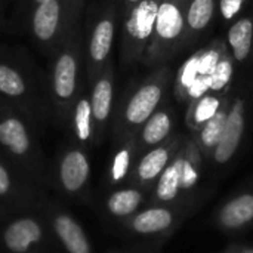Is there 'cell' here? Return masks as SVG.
I'll list each match as a JSON object with an SVG mask.
<instances>
[{
  "mask_svg": "<svg viewBox=\"0 0 253 253\" xmlns=\"http://www.w3.org/2000/svg\"><path fill=\"white\" fill-rule=\"evenodd\" d=\"M173 77L170 64H163L153 68L150 74L127 87L120 98L114 116V126L119 138L127 141L136 136L141 126L166 99Z\"/></svg>",
  "mask_w": 253,
  "mask_h": 253,
  "instance_id": "6da1fadb",
  "label": "cell"
},
{
  "mask_svg": "<svg viewBox=\"0 0 253 253\" xmlns=\"http://www.w3.org/2000/svg\"><path fill=\"white\" fill-rule=\"evenodd\" d=\"M83 24V22H82ZM79 24L62 46L53 55L50 87L52 101L64 114H71L74 104L84 89L82 83L84 71L83 58V25Z\"/></svg>",
  "mask_w": 253,
  "mask_h": 253,
  "instance_id": "7a4b0ae2",
  "label": "cell"
},
{
  "mask_svg": "<svg viewBox=\"0 0 253 253\" xmlns=\"http://www.w3.org/2000/svg\"><path fill=\"white\" fill-rule=\"evenodd\" d=\"M83 27V58L86 86L89 87L104 67L111 61V52L117 27L120 24L119 6L116 0H102L89 16Z\"/></svg>",
  "mask_w": 253,
  "mask_h": 253,
  "instance_id": "3957f363",
  "label": "cell"
},
{
  "mask_svg": "<svg viewBox=\"0 0 253 253\" xmlns=\"http://www.w3.org/2000/svg\"><path fill=\"white\" fill-rule=\"evenodd\" d=\"M86 0H47L36 4L31 13V33L36 42L55 55L70 33L83 22Z\"/></svg>",
  "mask_w": 253,
  "mask_h": 253,
  "instance_id": "277c9868",
  "label": "cell"
},
{
  "mask_svg": "<svg viewBox=\"0 0 253 253\" xmlns=\"http://www.w3.org/2000/svg\"><path fill=\"white\" fill-rule=\"evenodd\" d=\"M187 0H162L154 24V31L142 64L150 68L169 64L184 50Z\"/></svg>",
  "mask_w": 253,
  "mask_h": 253,
  "instance_id": "5b68a950",
  "label": "cell"
},
{
  "mask_svg": "<svg viewBox=\"0 0 253 253\" xmlns=\"http://www.w3.org/2000/svg\"><path fill=\"white\" fill-rule=\"evenodd\" d=\"M227 50L225 39L219 37L182 62L173 77V95L178 102L188 104L209 92L211 77Z\"/></svg>",
  "mask_w": 253,
  "mask_h": 253,
  "instance_id": "8992f818",
  "label": "cell"
},
{
  "mask_svg": "<svg viewBox=\"0 0 253 253\" xmlns=\"http://www.w3.org/2000/svg\"><path fill=\"white\" fill-rule=\"evenodd\" d=\"M162 0H141L120 18V59L125 65L144 61Z\"/></svg>",
  "mask_w": 253,
  "mask_h": 253,
  "instance_id": "52a82bcc",
  "label": "cell"
},
{
  "mask_svg": "<svg viewBox=\"0 0 253 253\" xmlns=\"http://www.w3.org/2000/svg\"><path fill=\"white\" fill-rule=\"evenodd\" d=\"M184 141L185 138L175 132L166 142L142 153L133 170L138 184L141 187H154L159 176L184 145Z\"/></svg>",
  "mask_w": 253,
  "mask_h": 253,
  "instance_id": "ba28073f",
  "label": "cell"
},
{
  "mask_svg": "<svg viewBox=\"0 0 253 253\" xmlns=\"http://www.w3.org/2000/svg\"><path fill=\"white\" fill-rule=\"evenodd\" d=\"M245 129H246V98L242 93H239L233 96L231 108L227 117L222 136L211 157L215 165L222 166L234 159L243 141Z\"/></svg>",
  "mask_w": 253,
  "mask_h": 253,
  "instance_id": "9c48e42d",
  "label": "cell"
},
{
  "mask_svg": "<svg viewBox=\"0 0 253 253\" xmlns=\"http://www.w3.org/2000/svg\"><path fill=\"white\" fill-rule=\"evenodd\" d=\"M89 96L95 129H105L114 111L116 98V73L113 59L104 67L99 76L89 86Z\"/></svg>",
  "mask_w": 253,
  "mask_h": 253,
  "instance_id": "30bf717a",
  "label": "cell"
},
{
  "mask_svg": "<svg viewBox=\"0 0 253 253\" xmlns=\"http://www.w3.org/2000/svg\"><path fill=\"white\" fill-rule=\"evenodd\" d=\"M175 126H176V114L173 107L169 104L166 98L136 133L135 139H136L138 153H145L166 142L175 133Z\"/></svg>",
  "mask_w": 253,
  "mask_h": 253,
  "instance_id": "8fae6325",
  "label": "cell"
},
{
  "mask_svg": "<svg viewBox=\"0 0 253 253\" xmlns=\"http://www.w3.org/2000/svg\"><path fill=\"white\" fill-rule=\"evenodd\" d=\"M182 221V209L176 205H154L139 213L130 221L133 233L141 236H160L172 233Z\"/></svg>",
  "mask_w": 253,
  "mask_h": 253,
  "instance_id": "7c38bea8",
  "label": "cell"
},
{
  "mask_svg": "<svg viewBox=\"0 0 253 253\" xmlns=\"http://www.w3.org/2000/svg\"><path fill=\"white\" fill-rule=\"evenodd\" d=\"M215 221L225 231H240L253 224V190L227 200L218 209Z\"/></svg>",
  "mask_w": 253,
  "mask_h": 253,
  "instance_id": "4fadbf2b",
  "label": "cell"
},
{
  "mask_svg": "<svg viewBox=\"0 0 253 253\" xmlns=\"http://www.w3.org/2000/svg\"><path fill=\"white\" fill-rule=\"evenodd\" d=\"M218 12V0H187L184 50L191 47L209 30Z\"/></svg>",
  "mask_w": 253,
  "mask_h": 253,
  "instance_id": "5bb4252c",
  "label": "cell"
},
{
  "mask_svg": "<svg viewBox=\"0 0 253 253\" xmlns=\"http://www.w3.org/2000/svg\"><path fill=\"white\" fill-rule=\"evenodd\" d=\"M185 142V141H184ZM184 163V145L176 153L173 160L168 165L163 173L159 176L153 187V203L154 205H176L181 199V178Z\"/></svg>",
  "mask_w": 253,
  "mask_h": 253,
  "instance_id": "9a60e30c",
  "label": "cell"
},
{
  "mask_svg": "<svg viewBox=\"0 0 253 253\" xmlns=\"http://www.w3.org/2000/svg\"><path fill=\"white\" fill-rule=\"evenodd\" d=\"M233 93H227L221 102V107L219 110L215 113V116L212 119H209L200 129L199 132H196L193 135V138L196 139L202 154L205 159H211L221 136H222V132H224V127H225V123H227V117H228V113H230V108H231V102H233Z\"/></svg>",
  "mask_w": 253,
  "mask_h": 253,
  "instance_id": "2e32d148",
  "label": "cell"
},
{
  "mask_svg": "<svg viewBox=\"0 0 253 253\" xmlns=\"http://www.w3.org/2000/svg\"><path fill=\"white\" fill-rule=\"evenodd\" d=\"M228 50L236 64H245L253 49V16L243 15L231 22L227 37Z\"/></svg>",
  "mask_w": 253,
  "mask_h": 253,
  "instance_id": "e0dca14e",
  "label": "cell"
},
{
  "mask_svg": "<svg viewBox=\"0 0 253 253\" xmlns=\"http://www.w3.org/2000/svg\"><path fill=\"white\" fill-rule=\"evenodd\" d=\"M224 96L213 93V92H208L206 95H203L197 99H193L187 104L188 107L185 111V125L193 135L196 132H199V129L209 119H212L215 116V113L221 107Z\"/></svg>",
  "mask_w": 253,
  "mask_h": 253,
  "instance_id": "ac0fdd59",
  "label": "cell"
},
{
  "mask_svg": "<svg viewBox=\"0 0 253 253\" xmlns=\"http://www.w3.org/2000/svg\"><path fill=\"white\" fill-rule=\"evenodd\" d=\"M89 176V162L86 156L79 151H70L61 163V179L68 191H77L83 187Z\"/></svg>",
  "mask_w": 253,
  "mask_h": 253,
  "instance_id": "d6986e66",
  "label": "cell"
},
{
  "mask_svg": "<svg viewBox=\"0 0 253 253\" xmlns=\"http://www.w3.org/2000/svg\"><path fill=\"white\" fill-rule=\"evenodd\" d=\"M203 154L196 142L194 138H185L184 142V163H182V178H181V188L182 193L193 191L200 179Z\"/></svg>",
  "mask_w": 253,
  "mask_h": 253,
  "instance_id": "ffe728a7",
  "label": "cell"
},
{
  "mask_svg": "<svg viewBox=\"0 0 253 253\" xmlns=\"http://www.w3.org/2000/svg\"><path fill=\"white\" fill-rule=\"evenodd\" d=\"M40 237L42 230L31 219H21L12 224L4 233L6 246L16 253H24L31 243H36Z\"/></svg>",
  "mask_w": 253,
  "mask_h": 253,
  "instance_id": "44dd1931",
  "label": "cell"
},
{
  "mask_svg": "<svg viewBox=\"0 0 253 253\" xmlns=\"http://www.w3.org/2000/svg\"><path fill=\"white\" fill-rule=\"evenodd\" d=\"M0 144L13 154L22 156L30 148V138L24 123L16 117H6L0 122Z\"/></svg>",
  "mask_w": 253,
  "mask_h": 253,
  "instance_id": "7402d4cb",
  "label": "cell"
},
{
  "mask_svg": "<svg viewBox=\"0 0 253 253\" xmlns=\"http://www.w3.org/2000/svg\"><path fill=\"white\" fill-rule=\"evenodd\" d=\"M71 116H73V126H74L77 138L82 142H87L93 135L95 125H93V116H92L90 96H89V92H86V89H83L82 93L79 95Z\"/></svg>",
  "mask_w": 253,
  "mask_h": 253,
  "instance_id": "603a6c76",
  "label": "cell"
},
{
  "mask_svg": "<svg viewBox=\"0 0 253 253\" xmlns=\"http://www.w3.org/2000/svg\"><path fill=\"white\" fill-rule=\"evenodd\" d=\"M55 230L70 253H90L82 228L68 216H59L55 221Z\"/></svg>",
  "mask_w": 253,
  "mask_h": 253,
  "instance_id": "cb8c5ba5",
  "label": "cell"
},
{
  "mask_svg": "<svg viewBox=\"0 0 253 253\" xmlns=\"http://www.w3.org/2000/svg\"><path fill=\"white\" fill-rule=\"evenodd\" d=\"M144 194L138 188L120 190L108 199V209L116 216H130L139 209Z\"/></svg>",
  "mask_w": 253,
  "mask_h": 253,
  "instance_id": "d4e9b609",
  "label": "cell"
},
{
  "mask_svg": "<svg viewBox=\"0 0 253 253\" xmlns=\"http://www.w3.org/2000/svg\"><path fill=\"white\" fill-rule=\"evenodd\" d=\"M234 65H236V62H234L230 50H227L224 53V56L221 58L219 64L216 65L212 77H211V89H209V92H213V93H218V95H222V96L231 92Z\"/></svg>",
  "mask_w": 253,
  "mask_h": 253,
  "instance_id": "484cf974",
  "label": "cell"
},
{
  "mask_svg": "<svg viewBox=\"0 0 253 253\" xmlns=\"http://www.w3.org/2000/svg\"><path fill=\"white\" fill-rule=\"evenodd\" d=\"M0 93L12 98V99H22L27 95V82L22 74L7 65L0 62Z\"/></svg>",
  "mask_w": 253,
  "mask_h": 253,
  "instance_id": "4316f807",
  "label": "cell"
},
{
  "mask_svg": "<svg viewBox=\"0 0 253 253\" xmlns=\"http://www.w3.org/2000/svg\"><path fill=\"white\" fill-rule=\"evenodd\" d=\"M126 144L117 151V154L113 159V165H111V179L114 182H120L123 181L132 166V160L135 153H138V147H136V139L130 138L127 141H125Z\"/></svg>",
  "mask_w": 253,
  "mask_h": 253,
  "instance_id": "83f0119b",
  "label": "cell"
},
{
  "mask_svg": "<svg viewBox=\"0 0 253 253\" xmlns=\"http://www.w3.org/2000/svg\"><path fill=\"white\" fill-rule=\"evenodd\" d=\"M248 0H218V12L225 22L236 21L243 12Z\"/></svg>",
  "mask_w": 253,
  "mask_h": 253,
  "instance_id": "f1b7e54d",
  "label": "cell"
},
{
  "mask_svg": "<svg viewBox=\"0 0 253 253\" xmlns=\"http://www.w3.org/2000/svg\"><path fill=\"white\" fill-rule=\"evenodd\" d=\"M116 1H117V6H119V16L122 18L132 6H135L141 0H116Z\"/></svg>",
  "mask_w": 253,
  "mask_h": 253,
  "instance_id": "f546056e",
  "label": "cell"
},
{
  "mask_svg": "<svg viewBox=\"0 0 253 253\" xmlns=\"http://www.w3.org/2000/svg\"><path fill=\"white\" fill-rule=\"evenodd\" d=\"M9 188V176L3 166H0V194H4Z\"/></svg>",
  "mask_w": 253,
  "mask_h": 253,
  "instance_id": "4dcf8cb0",
  "label": "cell"
},
{
  "mask_svg": "<svg viewBox=\"0 0 253 253\" xmlns=\"http://www.w3.org/2000/svg\"><path fill=\"white\" fill-rule=\"evenodd\" d=\"M224 253H253V249L249 248H242V246H231Z\"/></svg>",
  "mask_w": 253,
  "mask_h": 253,
  "instance_id": "1f68e13d",
  "label": "cell"
},
{
  "mask_svg": "<svg viewBox=\"0 0 253 253\" xmlns=\"http://www.w3.org/2000/svg\"><path fill=\"white\" fill-rule=\"evenodd\" d=\"M33 3H34V6L36 4H40V3H44V1H47V0H31Z\"/></svg>",
  "mask_w": 253,
  "mask_h": 253,
  "instance_id": "d6a6232c",
  "label": "cell"
},
{
  "mask_svg": "<svg viewBox=\"0 0 253 253\" xmlns=\"http://www.w3.org/2000/svg\"><path fill=\"white\" fill-rule=\"evenodd\" d=\"M222 253H224V252H222Z\"/></svg>",
  "mask_w": 253,
  "mask_h": 253,
  "instance_id": "836d02e7",
  "label": "cell"
}]
</instances>
